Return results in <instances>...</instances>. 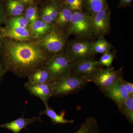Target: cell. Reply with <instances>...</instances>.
Segmentation results:
<instances>
[{"label": "cell", "mask_w": 133, "mask_h": 133, "mask_svg": "<svg viewBox=\"0 0 133 133\" xmlns=\"http://www.w3.org/2000/svg\"><path fill=\"white\" fill-rule=\"evenodd\" d=\"M116 57L115 50L109 51L102 54L101 57L98 60L100 64L103 67H109L112 66V63Z\"/></svg>", "instance_id": "4316f807"}, {"label": "cell", "mask_w": 133, "mask_h": 133, "mask_svg": "<svg viewBox=\"0 0 133 133\" xmlns=\"http://www.w3.org/2000/svg\"><path fill=\"white\" fill-rule=\"evenodd\" d=\"M92 42L79 38L67 43L64 53L73 62L79 59L93 57Z\"/></svg>", "instance_id": "52a82bcc"}, {"label": "cell", "mask_w": 133, "mask_h": 133, "mask_svg": "<svg viewBox=\"0 0 133 133\" xmlns=\"http://www.w3.org/2000/svg\"><path fill=\"white\" fill-rule=\"evenodd\" d=\"M0 31L3 38H8L19 42L34 41L33 36L29 28H9L1 27Z\"/></svg>", "instance_id": "7c38bea8"}, {"label": "cell", "mask_w": 133, "mask_h": 133, "mask_svg": "<svg viewBox=\"0 0 133 133\" xmlns=\"http://www.w3.org/2000/svg\"><path fill=\"white\" fill-rule=\"evenodd\" d=\"M67 38L65 32L54 25L49 33L34 41L51 56L64 52L68 43Z\"/></svg>", "instance_id": "7a4b0ae2"}, {"label": "cell", "mask_w": 133, "mask_h": 133, "mask_svg": "<svg viewBox=\"0 0 133 133\" xmlns=\"http://www.w3.org/2000/svg\"><path fill=\"white\" fill-rule=\"evenodd\" d=\"M5 28H29V23L24 15L8 17L4 23Z\"/></svg>", "instance_id": "44dd1931"}, {"label": "cell", "mask_w": 133, "mask_h": 133, "mask_svg": "<svg viewBox=\"0 0 133 133\" xmlns=\"http://www.w3.org/2000/svg\"><path fill=\"white\" fill-rule=\"evenodd\" d=\"M7 18L24 14L28 5L18 0H3Z\"/></svg>", "instance_id": "ac0fdd59"}, {"label": "cell", "mask_w": 133, "mask_h": 133, "mask_svg": "<svg viewBox=\"0 0 133 133\" xmlns=\"http://www.w3.org/2000/svg\"><path fill=\"white\" fill-rule=\"evenodd\" d=\"M63 3L60 0H47L38 7L40 19L44 22L54 24Z\"/></svg>", "instance_id": "30bf717a"}, {"label": "cell", "mask_w": 133, "mask_h": 133, "mask_svg": "<svg viewBox=\"0 0 133 133\" xmlns=\"http://www.w3.org/2000/svg\"><path fill=\"white\" fill-rule=\"evenodd\" d=\"M6 18L3 0H0V28L4 23Z\"/></svg>", "instance_id": "83f0119b"}, {"label": "cell", "mask_w": 133, "mask_h": 133, "mask_svg": "<svg viewBox=\"0 0 133 133\" xmlns=\"http://www.w3.org/2000/svg\"><path fill=\"white\" fill-rule=\"evenodd\" d=\"M125 87L129 96H133V84L131 82L124 80Z\"/></svg>", "instance_id": "f1b7e54d"}, {"label": "cell", "mask_w": 133, "mask_h": 133, "mask_svg": "<svg viewBox=\"0 0 133 133\" xmlns=\"http://www.w3.org/2000/svg\"><path fill=\"white\" fill-rule=\"evenodd\" d=\"M18 1L28 5L32 4L35 2V0H18Z\"/></svg>", "instance_id": "1f68e13d"}, {"label": "cell", "mask_w": 133, "mask_h": 133, "mask_svg": "<svg viewBox=\"0 0 133 133\" xmlns=\"http://www.w3.org/2000/svg\"><path fill=\"white\" fill-rule=\"evenodd\" d=\"M111 9L108 6L104 9L91 16V33L95 37H104L111 30Z\"/></svg>", "instance_id": "ba28073f"}, {"label": "cell", "mask_w": 133, "mask_h": 133, "mask_svg": "<svg viewBox=\"0 0 133 133\" xmlns=\"http://www.w3.org/2000/svg\"><path fill=\"white\" fill-rule=\"evenodd\" d=\"M53 27L54 24H49L39 19L29 24V28L35 41L49 33Z\"/></svg>", "instance_id": "e0dca14e"}, {"label": "cell", "mask_w": 133, "mask_h": 133, "mask_svg": "<svg viewBox=\"0 0 133 133\" xmlns=\"http://www.w3.org/2000/svg\"><path fill=\"white\" fill-rule=\"evenodd\" d=\"M86 79L70 72L55 79L52 84V96H62L74 93L89 83Z\"/></svg>", "instance_id": "3957f363"}, {"label": "cell", "mask_w": 133, "mask_h": 133, "mask_svg": "<svg viewBox=\"0 0 133 133\" xmlns=\"http://www.w3.org/2000/svg\"><path fill=\"white\" fill-rule=\"evenodd\" d=\"M41 117H34L31 118H24V114L20 118L8 123L0 125V128L7 129L14 133H20L24 129L28 130V126L37 121L42 122Z\"/></svg>", "instance_id": "5bb4252c"}, {"label": "cell", "mask_w": 133, "mask_h": 133, "mask_svg": "<svg viewBox=\"0 0 133 133\" xmlns=\"http://www.w3.org/2000/svg\"><path fill=\"white\" fill-rule=\"evenodd\" d=\"M60 1H61L62 3H64L66 0H60Z\"/></svg>", "instance_id": "e575fe53"}, {"label": "cell", "mask_w": 133, "mask_h": 133, "mask_svg": "<svg viewBox=\"0 0 133 133\" xmlns=\"http://www.w3.org/2000/svg\"><path fill=\"white\" fill-rule=\"evenodd\" d=\"M73 63L64 52L50 57L44 66L56 79L71 72Z\"/></svg>", "instance_id": "5b68a950"}, {"label": "cell", "mask_w": 133, "mask_h": 133, "mask_svg": "<svg viewBox=\"0 0 133 133\" xmlns=\"http://www.w3.org/2000/svg\"><path fill=\"white\" fill-rule=\"evenodd\" d=\"M6 72V70L3 65L2 63L0 60V81L1 80L3 77Z\"/></svg>", "instance_id": "4dcf8cb0"}, {"label": "cell", "mask_w": 133, "mask_h": 133, "mask_svg": "<svg viewBox=\"0 0 133 133\" xmlns=\"http://www.w3.org/2000/svg\"><path fill=\"white\" fill-rule=\"evenodd\" d=\"M46 1L47 0H35V2L38 5H39Z\"/></svg>", "instance_id": "836d02e7"}, {"label": "cell", "mask_w": 133, "mask_h": 133, "mask_svg": "<svg viewBox=\"0 0 133 133\" xmlns=\"http://www.w3.org/2000/svg\"><path fill=\"white\" fill-rule=\"evenodd\" d=\"M45 110L39 112L40 115H45L50 119L51 122L53 125L56 124H72L74 121L73 120H69L65 119V111H63L59 114L56 112L52 108L49 107L48 104H45Z\"/></svg>", "instance_id": "d6986e66"}, {"label": "cell", "mask_w": 133, "mask_h": 133, "mask_svg": "<svg viewBox=\"0 0 133 133\" xmlns=\"http://www.w3.org/2000/svg\"><path fill=\"white\" fill-rule=\"evenodd\" d=\"M3 38L1 31H0V56L1 54L2 51L3 44Z\"/></svg>", "instance_id": "d6a6232c"}, {"label": "cell", "mask_w": 133, "mask_h": 133, "mask_svg": "<svg viewBox=\"0 0 133 133\" xmlns=\"http://www.w3.org/2000/svg\"><path fill=\"white\" fill-rule=\"evenodd\" d=\"M74 133H101L97 121L91 116L88 117Z\"/></svg>", "instance_id": "ffe728a7"}, {"label": "cell", "mask_w": 133, "mask_h": 133, "mask_svg": "<svg viewBox=\"0 0 133 133\" xmlns=\"http://www.w3.org/2000/svg\"><path fill=\"white\" fill-rule=\"evenodd\" d=\"M63 3L72 12L84 11L85 9V0H66Z\"/></svg>", "instance_id": "484cf974"}, {"label": "cell", "mask_w": 133, "mask_h": 133, "mask_svg": "<svg viewBox=\"0 0 133 133\" xmlns=\"http://www.w3.org/2000/svg\"><path fill=\"white\" fill-rule=\"evenodd\" d=\"M50 57L34 41L19 42L4 38L0 60L6 71L19 77H28L43 66Z\"/></svg>", "instance_id": "6da1fadb"}, {"label": "cell", "mask_w": 133, "mask_h": 133, "mask_svg": "<svg viewBox=\"0 0 133 133\" xmlns=\"http://www.w3.org/2000/svg\"><path fill=\"white\" fill-rule=\"evenodd\" d=\"M113 46L104 37H99L95 42H92V49L94 55L103 54L111 51Z\"/></svg>", "instance_id": "603a6c76"}, {"label": "cell", "mask_w": 133, "mask_h": 133, "mask_svg": "<svg viewBox=\"0 0 133 133\" xmlns=\"http://www.w3.org/2000/svg\"><path fill=\"white\" fill-rule=\"evenodd\" d=\"M132 0H119L118 8H126L131 5Z\"/></svg>", "instance_id": "f546056e"}, {"label": "cell", "mask_w": 133, "mask_h": 133, "mask_svg": "<svg viewBox=\"0 0 133 133\" xmlns=\"http://www.w3.org/2000/svg\"><path fill=\"white\" fill-rule=\"evenodd\" d=\"M52 84H32L27 82L24 87L31 95L40 98L45 105L52 96Z\"/></svg>", "instance_id": "8fae6325"}, {"label": "cell", "mask_w": 133, "mask_h": 133, "mask_svg": "<svg viewBox=\"0 0 133 133\" xmlns=\"http://www.w3.org/2000/svg\"><path fill=\"white\" fill-rule=\"evenodd\" d=\"M65 33L68 37L73 35L78 38H84L91 35V15L86 10L73 12Z\"/></svg>", "instance_id": "277c9868"}, {"label": "cell", "mask_w": 133, "mask_h": 133, "mask_svg": "<svg viewBox=\"0 0 133 133\" xmlns=\"http://www.w3.org/2000/svg\"><path fill=\"white\" fill-rule=\"evenodd\" d=\"M124 80L122 79L114 85L102 91L106 97L114 101L117 105L129 97L124 85Z\"/></svg>", "instance_id": "4fadbf2b"}, {"label": "cell", "mask_w": 133, "mask_h": 133, "mask_svg": "<svg viewBox=\"0 0 133 133\" xmlns=\"http://www.w3.org/2000/svg\"><path fill=\"white\" fill-rule=\"evenodd\" d=\"M119 110L132 124H133V96H129L117 105Z\"/></svg>", "instance_id": "7402d4cb"}, {"label": "cell", "mask_w": 133, "mask_h": 133, "mask_svg": "<svg viewBox=\"0 0 133 133\" xmlns=\"http://www.w3.org/2000/svg\"><path fill=\"white\" fill-rule=\"evenodd\" d=\"M122 79L123 68L115 70L114 67L111 66L101 69L91 78L90 82L95 84L102 91Z\"/></svg>", "instance_id": "8992f818"}, {"label": "cell", "mask_w": 133, "mask_h": 133, "mask_svg": "<svg viewBox=\"0 0 133 133\" xmlns=\"http://www.w3.org/2000/svg\"><path fill=\"white\" fill-rule=\"evenodd\" d=\"M103 68L98 61L93 57L87 58L74 62L71 72L86 79L90 82L94 75Z\"/></svg>", "instance_id": "9c48e42d"}, {"label": "cell", "mask_w": 133, "mask_h": 133, "mask_svg": "<svg viewBox=\"0 0 133 133\" xmlns=\"http://www.w3.org/2000/svg\"><path fill=\"white\" fill-rule=\"evenodd\" d=\"M72 13L71 10L63 3L53 24L65 32L71 20Z\"/></svg>", "instance_id": "2e32d148"}, {"label": "cell", "mask_w": 133, "mask_h": 133, "mask_svg": "<svg viewBox=\"0 0 133 133\" xmlns=\"http://www.w3.org/2000/svg\"><path fill=\"white\" fill-rule=\"evenodd\" d=\"M27 78L28 82L32 84H51L55 80L44 65L34 71Z\"/></svg>", "instance_id": "9a60e30c"}, {"label": "cell", "mask_w": 133, "mask_h": 133, "mask_svg": "<svg viewBox=\"0 0 133 133\" xmlns=\"http://www.w3.org/2000/svg\"><path fill=\"white\" fill-rule=\"evenodd\" d=\"M85 9L92 15L108 6L107 0H85Z\"/></svg>", "instance_id": "cb8c5ba5"}, {"label": "cell", "mask_w": 133, "mask_h": 133, "mask_svg": "<svg viewBox=\"0 0 133 133\" xmlns=\"http://www.w3.org/2000/svg\"><path fill=\"white\" fill-rule=\"evenodd\" d=\"M38 6L35 2L30 4L28 5L24 12V15L28 21L29 24L40 19Z\"/></svg>", "instance_id": "d4e9b609"}]
</instances>
